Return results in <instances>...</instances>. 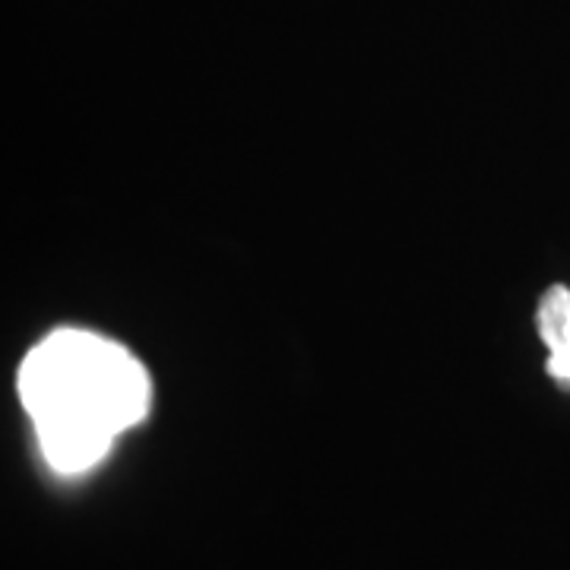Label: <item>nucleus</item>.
<instances>
[{"instance_id": "f257e3e1", "label": "nucleus", "mask_w": 570, "mask_h": 570, "mask_svg": "<svg viewBox=\"0 0 570 570\" xmlns=\"http://www.w3.org/2000/svg\"><path fill=\"white\" fill-rule=\"evenodd\" d=\"M45 460L58 472H82L102 460L124 428L149 409L146 367L118 343L86 330H61L29 352L20 367Z\"/></svg>"}, {"instance_id": "f03ea898", "label": "nucleus", "mask_w": 570, "mask_h": 570, "mask_svg": "<svg viewBox=\"0 0 570 570\" xmlns=\"http://www.w3.org/2000/svg\"><path fill=\"white\" fill-rule=\"evenodd\" d=\"M535 326L546 346H558L570 336V292L564 285H554L542 295L539 311H535Z\"/></svg>"}, {"instance_id": "7ed1b4c3", "label": "nucleus", "mask_w": 570, "mask_h": 570, "mask_svg": "<svg viewBox=\"0 0 570 570\" xmlns=\"http://www.w3.org/2000/svg\"><path fill=\"white\" fill-rule=\"evenodd\" d=\"M549 352V371L554 377H561V381H568L570 384V336L568 340H561L558 346H551Z\"/></svg>"}]
</instances>
